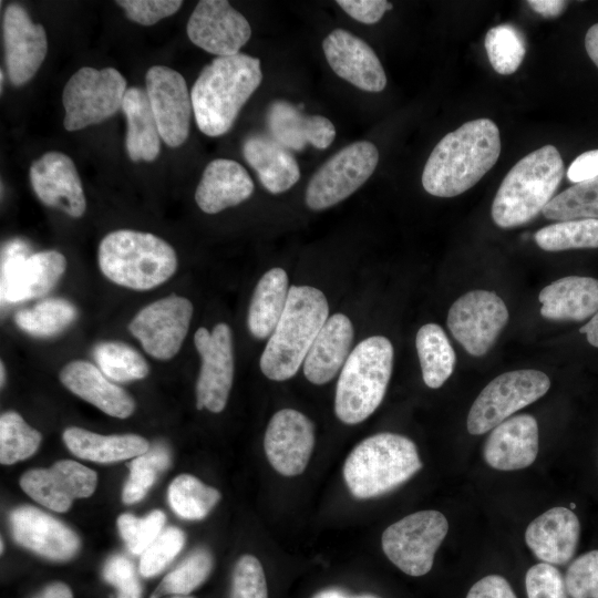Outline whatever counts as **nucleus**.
I'll return each mask as SVG.
<instances>
[{
	"mask_svg": "<svg viewBox=\"0 0 598 598\" xmlns=\"http://www.w3.org/2000/svg\"><path fill=\"white\" fill-rule=\"evenodd\" d=\"M526 3L544 18H556L567 7V1L561 0H528Z\"/></svg>",
	"mask_w": 598,
	"mask_h": 598,
	"instance_id": "55",
	"label": "nucleus"
},
{
	"mask_svg": "<svg viewBox=\"0 0 598 598\" xmlns=\"http://www.w3.org/2000/svg\"><path fill=\"white\" fill-rule=\"evenodd\" d=\"M415 347L424 383L437 389L451 377L456 357L444 330L436 323L422 326L415 338Z\"/></svg>",
	"mask_w": 598,
	"mask_h": 598,
	"instance_id": "35",
	"label": "nucleus"
},
{
	"mask_svg": "<svg viewBox=\"0 0 598 598\" xmlns=\"http://www.w3.org/2000/svg\"><path fill=\"white\" fill-rule=\"evenodd\" d=\"M535 241L546 251L598 248V219H573L543 227Z\"/></svg>",
	"mask_w": 598,
	"mask_h": 598,
	"instance_id": "40",
	"label": "nucleus"
},
{
	"mask_svg": "<svg viewBox=\"0 0 598 598\" xmlns=\"http://www.w3.org/2000/svg\"><path fill=\"white\" fill-rule=\"evenodd\" d=\"M76 318L78 309L72 302L63 298H49L16 312L14 322L32 337L49 338L64 331Z\"/></svg>",
	"mask_w": 598,
	"mask_h": 598,
	"instance_id": "36",
	"label": "nucleus"
},
{
	"mask_svg": "<svg viewBox=\"0 0 598 598\" xmlns=\"http://www.w3.org/2000/svg\"><path fill=\"white\" fill-rule=\"evenodd\" d=\"M466 598H517L509 582L499 575H488L476 581Z\"/></svg>",
	"mask_w": 598,
	"mask_h": 598,
	"instance_id": "53",
	"label": "nucleus"
},
{
	"mask_svg": "<svg viewBox=\"0 0 598 598\" xmlns=\"http://www.w3.org/2000/svg\"><path fill=\"white\" fill-rule=\"evenodd\" d=\"M146 94L161 138L171 147L188 137L193 104L184 76L165 65L151 66L145 75Z\"/></svg>",
	"mask_w": 598,
	"mask_h": 598,
	"instance_id": "16",
	"label": "nucleus"
},
{
	"mask_svg": "<svg viewBox=\"0 0 598 598\" xmlns=\"http://www.w3.org/2000/svg\"><path fill=\"white\" fill-rule=\"evenodd\" d=\"M565 173L554 145H545L519 159L504 177L492 204V219L514 228L534 219L551 200Z\"/></svg>",
	"mask_w": 598,
	"mask_h": 598,
	"instance_id": "4",
	"label": "nucleus"
},
{
	"mask_svg": "<svg viewBox=\"0 0 598 598\" xmlns=\"http://www.w3.org/2000/svg\"><path fill=\"white\" fill-rule=\"evenodd\" d=\"M34 598H73L72 590L63 582H53L48 585Z\"/></svg>",
	"mask_w": 598,
	"mask_h": 598,
	"instance_id": "56",
	"label": "nucleus"
},
{
	"mask_svg": "<svg viewBox=\"0 0 598 598\" xmlns=\"http://www.w3.org/2000/svg\"><path fill=\"white\" fill-rule=\"evenodd\" d=\"M171 464V454L163 444L150 446L148 451L134 457L130 464V476L122 491V501L134 504L141 501L155 483L159 473Z\"/></svg>",
	"mask_w": 598,
	"mask_h": 598,
	"instance_id": "43",
	"label": "nucleus"
},
{
	"mask_svg": "<svg viewBox=\"0 0 598 598\" xmlns=\"http://www.w3.org/2000/svg\"><path fill=\"white\" fill-rule=\"evenodd\" d=\"M549 386V378L539 370L520 369L499 374L473 402L467 415V431L480 435L493 430L542 398Z\"/></svg>",
	"mask_w": 598,
	"mask_h": 598,
	"instance_id": "9",
	"label": "nucleus"
},
{
	"mask_svg": "<svg viewBox=\"0 0 598 598\" xmlns=\"http://www.w3.org/2000/svg\"><path fill=\"white\" fill-rule=\"evenodd\" d=\"M0 372H1V386H3V383L6 381V368H4V364L3 362L1 361V368H0Z\"/></svg>",
	"mask_w": 598,
	"mask_h": 598,
	"instance_id": "60",
	"label": "nucleus"
},
{
	"mask_svg": "<svg viewBox=\"0 0 598 598\" xmlns=\"http://www.w3.org/2000/svg\"><path fill=\"white\" fill-rule=\"evenodd\" d=\"M14 540L50 560L71 559L80 549L78 535L65 524L33 506H20L10 514Z\"/></svg>",
	"mask_w": 598,
	"mask_h": 598,
	"instance_id": "22",
	"label": "nucleus"
},
{
	"mask_svg": "<svg viewBox=\"0 0 598 598\" xmlns=\"http://www.w3.org/2000/svg\"><path fill=\"white\" fill-rule=\"evenodd\" d=\"M185 534L177 527H167L141 555L140 573L144 577L159 574L182 550Z\"/></svg>",
	"mask_w": 598,
	"mask_h": 598,
	"instance_id": "46",
	"label": "nucleus"
},
{
	"mask_svg": "<svg viewBox=\"0 0 598 598\" xmlns=\"http://www.w3.org/2000/svg\"><path fill=\"white\" fill-rule=\"evenodd\" d=\"M525 588L528 598H568L565 578L547 563L536 564L527 570Z\"/></svg>",
	"mask_w": 598,
	"mask_h": 598,
	"instance_id": "49",
	"label": "nucleus"
},
{
	"mask_svg": "<svg viewBox=\"0 0 598 598\" xmlns=\"http://www.w3.org/2000/svg\"><path fill=\"white\" fill-rule=\"evenodd\" d=\"M585 48L587 54L598 68V22L588 29L585 35Z\"/></svg>",
	"mask_w": 598,
	"mask_h": 598,
	"instance_id": "57",
	"label": "nucleus"
},
{
	"mask_svg": "<svg viewBox=\"0 0 598 598\" xmlns=\"http://www.w3.org/2000/svg\"><path fill=\"white\" fill-rule=\"evenodd\" d=\"M230 598H268L264 568L252 555H243L231 577Z\"/></svg>",
	"mask_w": 598,
	"mask_h": 598,
	"instance_id": "48",
	"label": "nucleus"
},
{
	"mask_svg": "<svg viewBox=\"0 0 598 598\" xmlns=\"http://www.w3.org/2000/svg\"><path fill=\"white\" fill-rule=\"evenodd\" d=\"M580 523L566 507H553L529 523L525 542L536 558L550 565H566L577 549Z\"/></svg>",
	"mask_w": 598,
	"mask_h": 598,
	"instance_id": "25",
	"label": "nucleus"
},
{
	"mask_svg": "<svg viewBox=\"0 0 598 598\" xmlns=\"http://www.w3.org/2000/svg\"><path fill=\"white\" fill-rule=\"evenodd\" d=\"M0 543H1V548H0V550H1V553H3L4 545H3V539H2V538H1Z\"/></svg>",
	"mask_w": 598,
	"mask_h": 598,
	"instance_id": "62",
	"label": "nucleus"
},
{
	"mask_svg": "<svg viewBox=\"0 0 598 598\" xmlns=\"http://www.w3.org/2000/svg\"><path fill=\"white\" fill-rule=\"evenodd\" d=\"M97 368L114 382H131L147 377L150 367L144 357L121 341H102L92 351Z\"/></svg>",
	"mask_w": 598,
	"mask_h": 598,
	"instance_id": "38",
	"label": "nucleus"
},
{
	"mask_svg": "<svg viewBox=\"0 0 598 598\" xmlns=\"http://www.w3.org/2000/svg\"><path fill=\"white\" fill-rule=\"evenodd\" d=\"M579 331L586 334L587 341L591 346L598 348V312Z\"/></svg>",
	"mask_w": 598,
	"mask_h": 598,
	"instance_id": "59",
	"label": "nucleus"
},
{
	"mask_svg": "<svg viewBox=\"0 0 598 598\" xmlns=\"http://www.w3.org/2000/svg\"><path fill=\"white\" fill-rule=\"evenodd\" d=\"M538 443L536 419L529 414H518L493 429L484 444L483 456L495 470H522L536 460Z\"/></svg>",
	"mask_w": 598,
	"mask_h": 598,
	"instance_id": "24",
	"label": "nucleus"
},
{
	"mask_svg": "<svg viewBox=\"0 0 598 598\" xmlns=\"http://www.w3.org/2000/svg\"><path fill=\"white\" fill-rule=\"evenodd\" d=\"M267 125L271 137L287 150L302 151L308 144L324 150L336 137L334 125L329 118L303 114L282 100L269 105Z\"/></svg>",
	"mask_w": 598,
	"mask_h": 598,
	"instance_id": "27",
	"label": "nucleus"
},
{
	"mask_svg": "<svg viewBox=\"0 0 598 598\" xmlns=\"http://www.w3.org/2000/svg\"><path fill=\"white\" fill-rule=\"evenodd\" d=\"M254 188L250 175L238 162L216 158L205 167L195 200L202 212L217 214L248 199Z\"/></svg>",
	"mask_w": 598,
	"mask_h": 598,
	"instance_id": "29",
	"label": "nucleus"
},
{
	"mask_svg": "<svg viewBox=\"0 0 598 598\" xmlns=\"http://www.w3.org/2000/svg\"><path fill=\"white\" fill-rule=\"evenodd\" d=\"M97 484L95 471L71 460L55 462L49 468H31L20 477L21 488L51 511H69L76 498L91 496Z\"/></svg>",
	"mask_w": 598,
	"mask_h": 598,
	"instance_id": "18",
	"label": "nucleus"
},
{
	"mask_svg": "<svg viewBox=\"0 0 598 598\" xmlns=\"http://www.w3.org/2000/svg\"><path fill=\"white\" fill-rule=\"evenodd\" d=\"M422 468L417 447L406 436L383 432L357 444L346 458L343 477L359 499L384 495Z\"/></svg>",
	"mask_w": 598,
	"mask_h": 598,
	"instance_id": "6",
	"label": "nucleus"
},
{
	"mask_svg": "<svg viewBox=\"0 0 598 598\" xmlns=\"http://www.w3.org/2000/svg\"><path fill=\"white\" fill-rule=\"evenodd\" d=\"M448 532L439 511H420L391 524L382 534V549L389 560L409 576L427 574L434 555Z\"/></svg>",
	"mask_w": 598,
	"mask_h": 598,
	"instance_id": "10",
	"label": "nucleus"
},
{
	"mask_svg": "<svg viewBox=\"0 0 598 598\" xmlns=\"http://www.w3.org/2000/svg\"><path fill=\"white\" fill-rule=\"evenodd\" d=\"M312 598H380L371 594L352 595L340 588H326L312 596Z\"/></svg>",
	"mask_w": 598,
	"mask_h": 598,
	"instance_id": "58",
	"label": "nucleus"
},
{
	"mask_svg": "<svg viewBox=\"0 0 598 598\" xmlns=\"http://www.w3.org/2000/svg\"><path fill=\"white\" fill-rule=\"evenodd\" d=\"M288 275L282 268H271L255 287L247 316L249 332L256 339L270 337L287 305Z\"/></svg>",
	"mask_w": 598,
	"mask_h": 598,
	"instance_id": "34",
	"label": "nucleus"
},
{
	"mask_svg": "<svg viewBox=\"0 0 598 598\" xmlns=\"http://www.w3.org/2000/svg\"><path fill=\"white\" fill-rule=\"evenodd\" d=\"M59 379L69 391L107 415L126 419L135 410L133 398L91 362L74 360L66 363Z\"/></svg>",
	"mask_w": 598,
	"mask_h": 598,
	"instance_id": "26",
	"label": "nucleus"
},
{
	"mask_svg": "<svg viewBox=\"0 0 598 598\" xmlns=\"http://www.w3.org/2000/svg\"><path fill=\"white\" fill-rule=\"evenodd\" d=\"M393 357V346L383 336H371L354 347L336 388L334 412L341 422L361 423L379 408L391 378Z\"/></svg>",
	"mask_w": 598,
	"mask_h": 598,
	"instance_id": "7",
	"label": "nucleus"
},
{
	"mask_svg": "<svg viewBox=\"0 0 598 598\" xmlns=\"http://www.w3.org/2000/svg\"><path fill=\"white\" fill-rule=\"evenodd\" d=\"M63 441L72 454L96 463L134 458L150 448L148 441L136 434L102 435L78 426L65 429Z\"/></svg>",
	"mask_w": 598,
	"mask_h": 598,
	"instance_id": "32",
	"label": "nucleus"
},
{
	"mask_svg": "<svg viewBox=\"0 0 598 598\" xmlns=\"http://www.w3.org/2000/svg\"><path fill=\"white\" fill-rule=\"evenodd\" d=\"M332 71L367 92H380L386 85L384 69L373 49L343 29L332 30L322 42Z\"/></svg>",
	"mask_w": 598,
	"mask_h": 598,
	"instance_id": "23",
	"label": "nucleus"
},
{
	"mask_svg": "<svg viewBox=\"0 0 598 598\" xmlns=\"http://www.w3.org/2000/svg\"><path fill=\"white\" fill-rule=\"evenodd\" d=\"M353 326L343 313L329 317L302 363L306 379L317 385L331 381L351 353Z\"/></svg>",
	"mask_w": 598,
	"mask_h": 598,
	"instance_id": "28",
	"label": "nucleus"
},
{
	"mask_svg": "<svg viewBox=\"0 0 598 598\" xmlns=\"http://www.w3.org/2000/svg\"><path fill=\"white\" fill-rule=\"evenodd\" d=\"M194 344L200 357L196 406L219 413L227 404L234 380L231 329L224 322L215 324L212 331L200 327L194 334Z\"/></svg>",
	"mask_w": 598,
	"mask_h": 598,
	"instance_id": "14",
	"label": "nucleus"
},
{
	"mask_svg": "<svg viewBox=\"0 0 598 598\" xmlns=\"http://www.w3.org/2000/svg\"><path fill=\"white\" fill-rule=\"evenodd\" d=\"M167 497L176 515L188 520H199L210 513L221 495L196 476L181 474L171 483Z\"/></svg>",
	"mask_w": 598,
	"mask_h": 598,
	"instance_id": "37",
	"label": "nucleus"
},
{
	"mask_svg": "<svg viewBox=\"0 0 598 598\" xmlns=\"http://www.w3.org/2000/svg\"><path fill=\"white\" fill-rule=\"evenodd\" d=\"M101 272L110 281L137 291L156 288L177 269L174 248L161 237L138 230L109 233L97 252Z\"/></svg>",
	"mask_w": 598,
	"mask_h": 598,
	"instance_id": "5",
	"label": "nucleus"
},
{
	"mask_svg": "<svg viewBox=\"0 0 598 598\" xmlns=\"http://www.w3.org/2000/svg\"><path fill=\"white\" fill-rule=\"evenodd\" d=\"M213 564L209 550L206 548L195 549L162 579L151 598L190 594L208 578Z\"/></svg>",
	"mask_w": 598,
	"mask_h": 598,
	"instance_id": "44",
	"label": "nucleus"
},
{
	"mask_svg": "<svg viewBox=\"0 0 598 598\" xmlns=\"http://www.w3.org/2000/svg\"><path fill=\"white\" fill-rule=\"evenodd\" d=\"M173 598H195L193 596H188V595H176L175 597Z\"/></svg>",
	"mask_w": 598,
	"mask_h": 598,
	"instance_id": "61",
	"label": "nucleus"
},
{
	"mask_svg": "<svg viewBox=\"0 0 598 598\" xmlns=\"http://www.w3.org/2000/svg\"><path fill=\"white\" fill-rule=\"evenodd\" d=\"M2 34L9 79L13 85L21 86L35 75L45 59V30L31 20L23 7L12 3L4 10Z\"/></svg>",
	"mask_w": 598,
	"mask_h": 598,
	"instance_id": "20",
	"label": "nucleus"
},
{
	"mask_svg": "<svg viewBox=\"0 0 598 598\" xmlns=\"http://www.w3.org/2000/svg\"><path fill=\"white\" fill-rule=\"evenodd\" d=\"M315 446L313 423L293 409L276 412L266 429L264 448L270 465L283 476L300 475Z\"/></svg>",
	"mask_w": 598,
	"mask_h": 598,
	"instance_id": "19",
	"label": "nucleus"
},
{
	"mask_svg": "<svg viewBox=\"0 0 598 598\" xmlns=\"http://www.w3.org/2000/svg\"><path fill=\"white\" fill-rule=\"evenodd\" d=\"M543 318L584 321L598 312V279L568 276L557 279L538 295Z\"/></svg>",
	"mask_w": 598,
	"mask_h": 598,
	"instance_id": "30",
	"label": "nucleus"
},
{
	"mask_svg": "<svg viewBox=\"0 0 598 598\" xmlns=\"http://www.w3.org/2000/svg\"><path fill=\"white\" fill-rule=\"evenodd\" d=\"M598 177V148L577 156L567 169V178L577 184Z\"/></svg>",
	"mask_w": 598,
	"mask_h": 598,
	"instance_id": "54",
	"label": "nucleus"
},
{
	"mask_svg": "<svg viewBox=\"0 0 598 598\" xmlns=\"http://www.w3.org/2000/svg\"><path fill=\"white\" fill-rule=\"evenodd\" d=\"M565 584L570 598H598V549L587 551L571 561Z\"/></svg>",
	"mask_w": 598,
	"mask_h": 598,
	"instance_id": "47",
	"label": "nucleus"
},
{
	"mask_svg": "<svg viewBox=\"0 0 598 598\" xmlns=\"http://www.w3.org/2000/svg\"><path fill=\"white\" fill-rule=\"evenodd\" d=\"M103 577L117 589V598H142V586L135 567L127 557H110L103 567Z\"/></svg>",
	"mask_w": 598,
	"mask_h": 598,
	"instance_id": "50",
	"label": "nucleus"
},
{
	"mask_svg": "<svg viewBox=\"0 0 598 598\" xmlns=\"http://www.w3.org/2000/svg\"><path fill=\"white\" fill-rule=\"evenodd\" d=\"M501 147L499 130L492 120L465 122L431 152L422 173L424 189L437 197L463 194L495 165Z\"/></svg>",
	"mask_w": 598,
	"mask_h": 598,
	"instance_id": "1",
	"label": "nucleus"
},
{
	"mask_svg": "<svg viewBox=\"0 0 598 598\" xmlns=\"http://www.w3.org/2000/svg\"><path fill=\"white\" fill-rule=\"evenodd\" d=\"M126 90V80L114 68H81L63 90L64 128L74 132L111 117L122 109Z\"/></svg>",
	"mask_w": 598,
	"mask_h": 598,
	"instance_id": "8",
	"label": "nucleus"
},
{
	"mask_svg": "<svg viewBox=\"0 0 598 598\" xmlns=\"http://www.w3.org/2000/svg\"><path fill=\"white\" fill-rule=\"evenodd\" d=\"M378 162L379 151L369 141H358L343 147L310 178L306 205L312 210H322L340 203L369 179Z\"/></svg>",
	"mask_w": 598,
	"mask_h": 598,
	"instance_id": "11",
	"label": "nucleus"
},
{
	"mask_svg": "<svg viewBox=\"0 0 598 598\" xmlns=\"http://www.w3.org/2000/svg\"><path fill=\"white\" fill-rule=\"evenodd\" d=\"M484 44L492 68L502 75L513 74L522 64L526 53V40L523 32L511 23L489 29Z\"/></svg>",
	"mask_w": 598,
	"mask_h": 598,
	"instance_id": "41",
	"label": "nucleus"
},
{
	"mask_svg": "<svg viewBox=\"0 0 598 598\" xmlns=\"http://www.w3.org/2000/svg\"><path fill=\"white\" fill-rule=\"evenodd\" d=\"M193 303L169 295L143 307L130 321V332L151 357L166 361L181 350L193 318Z\"/></svg>",
	"mask_w": 598,
	"mask_h": 598,
	"instance_id": "15",
	"label": "nucleus"
},
{
	"mask_svg": "<svg viewBox=\"0 0 598 598\" xmlns=\"http://www.w3.org/2000/svg\"><path fill=\"white\" fill-rule=\"evenodd\" d=\"M66 269V259L58 250L29 255L27 245L11 240L2 250L1 298L18 302L48 293Z\"/></svg>",
	"mask_w": 598,
	"mask_h": 598,
	"instance_id": "12",
	"label": "nucleus"
},
{
	"mask_svg": "<svg viewBox=\"0 0 598 598\" xmlns=\"http://www.w3.org/2000/svg\"><path fill=\"white\" fill-rule=\"evenodd\" d=\"M243 154L257 173L261 185L271 194L290 189L300 178L296 158L272 137L261 134L247 137Z\"/></svg>",
	"mask_w": 598,
	"mask_h": 598,
	"instance_id": "31",
	"label": "nucleus"
},
{
	"mask_svg": "<svg viewBox=\"0 0 598 598\" xmlns=\"http://www.w3.org/2000/svg\"><path fill=\"white\" fill-rule=\"evenodd\" d=\"M165 520V514L155 509L142 518L132 514H122L117 518V526L131 553L142 555L162 533Z\"/></svg>",
	"mask_w": 598,
	"mask_h": 598,
	"instance_id": "45",
	"label": "nucleus"
},
{
	"mask_svg": "<svg viewBox=\"0 0 598 598\" xmlns=\"http://www.w3.org/2000/svg\"><path fill=\"white\" fill-rule=\"evenodd\" d=\"M122 111L126 117L125 146L133 162L156 159L161 151V134L145 91L132 86L125 92Z\"/></svg>",
	"mask_w": 598,
	"mask_h": 598,
	"instance_id": "33",
	"label": "nucleus"
},
{
	"mask_svg": "<svg viewBox=\"0 0 598 598\" xmlns=\"http://www.w3.org/2000/svg\"><path fill=\"white\" fill-rule=\"evenodd\" d=\"M31 186L47 206L72 218L86 209L83 186L73 161L61 152H48L35 159L29 172Z\"/></svg>",
	"mask_w": 598,
	"mask_h": 598,
	"instance_id": "21",
	"label": "nucleus"
},
{
	"mask_svg": "<svg viewBox=\"0 0 598 598\" xmlns=\"http://www.w3.org/2000/svg\"><path fill=\"white\" fill-rule=\"evenodd\" d=\"M126 17L142 25H152L173 16L182 7L181 0H120L115 1Z\"/></svg>",
	"mask_w": 598,
	"mask_h": 598,
	"instance_id": "51",
	"label": "nucleus"
},
{
	"mask_svg": "<svg viewBox=\"0 0 598 598\" xmlns=\"http://www.w3.org/2000/svg\"><path fill=\"white\" fill-rule=\"evenodd\" d=\"M41 433L14 411L0 416V462L11 465L33 455L40 446Z\"/></svg>",
	"mask_w": 598,
	"mask_h": 598,
	"instance_id": "42",
	"label": "nucleus"
},
{
	"mask_svg": "<svg viewBox=\"0 0 598 598\" xmlns=\"http://www.w3.org/2000/svg\"><path fill=\"white\" fill-rule=\"evenodd\" d=\"M508 321V310L499 296L472 290L457 298L447 315V328L467 353L484 355Z\"/></svg>",
	"mask_w": 598,
	"mask_h": 598,
	"instance_id": "13",
	"label": "nucleus"
},
{
	"mask_svg": "<svg viewBox=\"0 0 598 598\" xmlns=\"http://www.w3.org/2000/svg\"><path fill=\"white\" fill-rule=\"evenodd\" d=\"M261 80L260 60L255 56L239 52L215 58L190 91L198 128L210 137L227 133Z\"/></svg>",
	"mask_w": 598,
	"mask_h": 598,
	"instance_id": "2",
	"label": "nucleus"
},
{
	"mask_svg": "<svg viewBox=\"0 0 598 598\" xmlns=\"http://www.w3.org/2000/svg\"><path fill=\"white\" fill-rule=\"evenodd\" d=\"M548 219H598V177L574 184L553 197L543 209Z\"/></svg>",
	"mask_w": 598,
	"mask_h": 598,
	"instance_id": "39",
	"label": "nucleus"
},
{
	"mask_svg": "<svg viewBox=\"0 0 598 598\" xmlns=\"http://www.w3.org/2000/svg\"><path fill=\"white\" fill-rule=\"evenodd\" d=\"M187 35L198 48L217 56L239 53L251 28L247 19L226 0H202L187 22Z\"/></svg>",
	"mask_w": 598,
	"mask_h": 598,
	"instance_id": "17",
	"label": "nucleus"
},
{
	"mask_svg": "<svg viewBox=\"0 0 598 598\" xmlns=\"http://www.w3.org/2000/svg\"><path fill=\"white\" fill-rule=\"evenodd\" d=\"M328 316V300L321 290L290 286L283 313L261 353V372L272 381L292 378Z\"/></svg>",
	"mask_w": 598,
	"mask_h": 598,
	"instance_id": "3",
	"label": "nucleus"
},
{
	"mask_svg": "<svg viewBox=\"0 0 598 598\" xmlns=\"http://www.w3.org/2000/svg\"><path fill=\"white\" fill-rule=\"evenodd\" d=\"M337 3L354 20L373 24L381 20L385 11L393 8L385 0H338Z\"/></svg>",
	"mask_w": 598,
	"mask_h": 598,
	"instance_id": "52",
	"label": "nucleus"
}]
</instances>
